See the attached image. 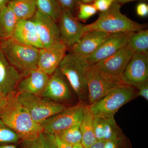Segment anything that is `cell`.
<instances>
[{"mask_svg":"<svg viewBox=\"0 0 148 148\" xmlns=\"http://www.w3.org/2000/svg\"><path fill=\"white\" fill-rule=\"evenodd\" d=\"M68 49L61 41L39 49L38 69L48 75H51L58 69Z\"/></svg>","mask_w":148,"mask_h":148,"instance_id":"7c38bea8","label":"cell"},{"mask_svg":"<svg viewBox=\"0 0 148 148\" xmlns=\"http://www.w3.org/2000/svg\"><path fill=\"white\" fill-rule=\"evenodd\" d=\"M45 148H56L53 135L43 132L40 137Z\"/></svg>","mask_w":148,"mask_h":148,"instance_id":"d6a6232c","label":"cell"},{"mask_svg":"<svg viewBox=\"0 0 148 148\" xmlns=\"http://www.w3.org/2000/svg\"><path fill=\"white\" fill-rule=\"evenodd\" d=\"M22 75L7 60L0 49V91L7 96L16 91V86Z\"/></svg>","mask_w":148,"mask_h":148,"instance_id":"d6986e66","label":"cell"},{"mask_svg":"<svg viewBox=\"0 0 148 148\" xmlns=\"http://www.w3.org/2000/svg\"><path fill=\"white\" fill-rule=\"evenodd\" d=\"M135 1H146V0H117L116 2L121 4H124Z\"/></svg>","mask_w":148,"mask_h":148,"instance_id":"60d3db41","label":"cell"},{"mask_svg":"<svg viewBox=\"0 0 148 148\" xmlns=\"http://www.w3.org/2000/svg\"><path fill=\"white\" fill-rule=\"evenodd\" d=\"M138 88L137 92V96H141L145 98L146 100H148V82L139 86L136 88Z\"/></svg>","mask_w":148,"mask_h":148,"instance_id":"8d00e7d4","label":"cell"},{"mask_svg":"<svg viewBox=\"0 0 148 148\" xmlns=\"http://www.w3.org/2000/svg\"><path fill=\"white\" fill-rule=\"evenodd\" d=\"M121 8V4L114 2L108 10L100 13L96 21L84 25V34L92 31L113 34L137 32L146 29V25L135 22L122 13Z\"/></svg>","mask_w":148,"mask_h":148,"instance_id":"7a4b0ae2","label":"cell"},{"mask_svg":"<svg viewBox=\"0 0 148 148\" xmlns=\"http://www.w3.org/2000/svg\"><path fill=\"white\" fill-rule=\"evenodd\" d=\"M135 52L126 45L112 55L92 66L106 76L121 80L122 74Z\"/></svg>","mask_w":148,"mask_h":148,"instance_id":"9c48e42d","label":"cell"},{"mask_svg":"<svg viewBox=\"0 0 148 148\" xmlns=\"http://www.w3.org/2000/svg\"><path fill=\"white\" fill-rule=\"evenodd\" d=\"M82 103L66 108L58 114L46 120L41 124L44 132L54 135L81 123L84 115Z\"/></svg>","mask_w":148,"mask_h":148,"instance_id":"ba28073f","label":"cell"},{"mask_svg":"<svg viewBox=\"0 0 148 148\" xmlns=\"http://www.w3.org/2000/svg\"><path fill=\"white\" fill-rule=\"evenodd\" d=\"M95 0H79V2L84 4H90L93 2Z\"/></svg>","mask_w":148,"mask_h":148,"instance_id":"7bdbcfd3","label":"cell"},{"mask_svg":"<svg viewBox=\"0 0 148 148\" xmlns=\"http://www.w3.org/2000/svg\"><path fill=\"white\" fill-rule=\"evenodd\" d=\"M136 13L141 17H146L148 15V5L145 3L141 2L136 6Z\"/></svg>","mask_w":148,"mask_h":148,"instance_id":"e575fe53","label":"cell"},{"mask_svg":"<svg viewBox=\"0 0 148 148\" xmlns=\"http://www.w3.org/2000/svg\"><path fill=\"white\" fill-rule=\"evenodd\" d=\"M74 148H85L84 146L82 145V144H79V145H77L73 146Z\"/></svg>","mask_w":148,"mask_h":148,"instance_id":"ee69618b","label":"cell"},{"mask_svg":"<svg viewBox=\"0 0 148 148\" xmlns=\"http://www.w3.org/2000/svg\"><path fill=\"white\" fill-rule=\"evenodd\" d=\"M104 148H129L128 147L127 139L125 138L116 141H106Z\"/></svg>","mask_w":148,"mask_h":148,"instance_id":"4dcf8cb0","label":"cell"},{"mask_svg":"<svg viewBox=\"0 0 148 148\" xmlns=\"http://www.w3.org/2000/svg\"><path fill=\"white\" fill-rule=\"evenodd\" d=\"M53 137L56 148H74L73 146L62 140L57 134L53 135Z\"/></svg>","mask_w":148,"mask_h":148,"instance_id":"d590c367","label":"cell"},{"mask_svg":"<svg viewBox=\"0 0 148 148\" xmlns=\"http://www.w3.org/2000/svg\"><path fill=\"white\" fill-rule=\"evenodd\" d=\"M93 116L88 105L84 107V115L80 124L82 135V144L85 148L90 147L97 141L93 127Z\"/></svg>","mask_w":148,"mask_h":148,"instance_id":"ffe728a7","label":"cell"},{"mask_svg":"<svg viewBox=\"0 0 148 148\" xmlns=\"http://www.w3.org/2000/svg\"><path fill=\"white\" fill-rule=\"evenodd\" d=\"M88 64L85 59L70 51L65 56L58 68L81 102H87Z\"/></svg>","mask_w":148,"mask_h":148,"instance_id":"277c9868","label":"cell"},{"mask_svg":"<svg viewBox=\"0 0 148 148\" xmlns=\"http://www.w3.org/2000/svg\"><path fill=\"white\" fill-rule=\"evenodd\" d=\"M37 10L46 14L58 23L62 8L58 0H35Z\"/></svg>","mask_w":148,"mask_h":148,"instance_id":"603a6c76","label":"cell"},{"mask_svg":"<svg viewBox=\"0 0 148 148\" xmlns=\"http://www.w3.org/2000/svg\"><path fill=\"white\" fill-rule=\"evenodd\" d=\"M11 1V0H9V1Z\"/></svg>","mask_w":148,"mask_h":148,"instance_id":"7dc6e473","label":"cell"},{"mask_svg":"<svg viewBox=\"0 0 148 148\" xmlns=\"http://www.w3.org/2000/svg\"><path fill=\"white\" fill-rule=\"evenodd\" d=\"M120 127L117 124L114 118L105 119V141H116L125 138Z\"/></svg>","mask_w":148,"mask_h":148,"instance_id":"d4e9b609","label":"cell"},{"mask_svg":"<svg viewBox=\"0 0 148 148\" xmlns=\"http://www.w3.org/2000/svg\"><path fill=\"white\" fill-rule=\"evenodd\" d=\"M61 8L68 10L73 14L79 3V0H58Z\"/></svg>","mask_w":148,"mask_h":148,"instance_id":"1f68e13d","label":"cell"},{"mask_svg":"<svg viewBox=\"0 0 148 148\" xmlns=\"http://www.w3.org/2000/svg\"><path fill=\"white\" fill-rule=\"evenodd\" d=\"M2 37L1 32V29H0V38Z\"/></svg>","mask_w":148,"mask_h":148,"instance_id":"f6af8a7d","label":"cell"},{"mask_svg":"<svg viewBox=\"0 0 148 148\" xmlns=\"http://www.w3.org/2000/svg\"><path fill=\"white\" fill-rule=\"evenodd\" d=\"M9 0H0V10L7 4Z\"/></svg>","mask_w":148,"mask_h":148,"instance_id":"b9f144b4","label":"cell"},{"mask_svg":"<svg viewBox=\"0 0 148 148\" xmlns=\"http://www.w3.org/2000/svg\"><path fill=\"white\" fill-rule=\"evenodd\" d=\"M136 88L125 84L117 86L89 106L93 116L104 119L114 117L123 106L137 96Z\"/></svg>","mask_w":148,"mask_h":148,"instance_id":"5b68a950","label":"cell"},{"mask_svg":"<svg viewBox=\"0 0 148 148\" xmlns=\"http://www.w3.org/2000/svg\"><path fill=\"white\" fill-rule=\"evenodd\" d=\"M7 96L3 95H0V110L3 107L6 102Z\"/></svg>","mask_w":148,"mask_h":148,"instance_id":"f35d334b","label":"cell"},{"mask_svg":"<svg viewBox=\"0 0 148 148\" xmlns=\"http://www.w3.org/2000/svg\"><path fill=\"white\" fill-rule=\"evenodd\" d=\"M3 95V94H2V93H1V91H0V95Z\"/></svg>","mask_w":148,"mask_h":148,"instance_id":"bcb514c9","label":"cell"},{"mask_svg":"<svg viewBox=\"0 0 148 148\" xmlns=\"http://www.w3.org/2000/svg\"><path fill=\"white\" fill-rule=\"evenodd\" d=\"M78 8V12L77 18L83 21H87L88 18L95 15L98 11L92 4H84L79 2Z\"/></svg>","mask_w":148,"mask_h":148,"instance_id":"83f0119b","label":"cell"},{"mask_svg":"<svg viewBox=\"0 0 148 148\" xmlns=\"http://www.w3.org/2000/svg\"><path fill=\"white\" fill-rule=\"evenodd\" d=\"M18 19H31L37 11L35 0H11L7 4Z\"/></svg>","mask_w":148,"mask_h":148,"instance_id":"44dd1931","label":"cell"},{"mask_svg":"<svg viewBox=\"0 0 148 148\" xmlns=\"http://www.w3.org/2000/svg\"><path fill=\"white\" fill-rule=\"evenodd\" d=\"M110 34L99 31L87 32L71 48V51L85 59L93 53Z\"/></svg>","mask_w":148,"mask_h":148,"instance_id":"2e32d148","label":"cell"},{"mask_svg":"<svg viewBox=\"0 0 148 148\" xmlns=\"http://www.w3.org/2000/svg\"><path fill=\"white\" fill-rule=\"evenodd\" d=\"M19 19L7 4L0 10V29L2 38H11Z\"/></svg>","mask_w":148,"mask_h":148,"instance_id":"7402d4cb","label":"cell"},{"mask_svg":"<svg viewBox=\"0 0 148 148\" xmlns=\"http://www.w3.org/2000/svg\"><path fill=\"white\" fill-rule=\"evenodd\" d=\"M69 85L65 77L57 69L50 76L41 97L58 102L71 98Z\"/></svg>","mask_w":148,"mask_h":148,"instance_id":"9a60e30c","label":"cell"},{"mask_svg":"<svg viewBox=\"0 0 148 148\" xmlns=\"http://www.w3.org/2000/svg\"><path fill=\"white\" fill-rule=\"evenodd\" d=\"M148 55L135 52L122 74V82L136 88L148 82Z\"/></svg>","mask_w":148,"mask_h":148,"instance_id":"30bf717a","label":"cell"},{"mask_svg":"<svg viewBox=\"0 0 148 148\" xmlns=\"http://www.w3.org/2000/svg\"><path fill=\"white\" fill-rule=\"evenodd\" d=\"M88 106L101 99L117 86L124 84L121 80L106 76L88 64L86 69Z\"/></svg>","mask_w":148,"mask_h":148,"instance_id":"52a82bcc","label":"cell"},{"mask_svg":"<svg viewBox=\"0 0 148 148\" xmlns=\"http://www.w3.org/2000/svg\"><path fill=\"white\" fill-rule=\"evenodd\" d=\"M80 123L73 125L57 135L72 146L82 144V135L80 127Z\"/></svg>","mask_w":148,"mask_h":148,"instance_id":"484cf974","label":"cell"},{"mask_svg":"<svg viewBox=\"0 0 148 148\" xmlns=\"http://www.w3.org/2000/svg\"><path fill=\"white\" fill-rule=\"evenodd\" d=\"M16 91L7 95L6 102L0 110V119L16 133L21 142L35 140L44 132L42 125L33 119L20 104Z\"/></svg>","mask_w":148,"mask_h":148,"instance_id":"6da1fadb","label":"cell"},{"mask_svg":"<svg viewBox=\"0 0 148 148\" xmlns=\"http://www.w3.org/2000/svg\"><path fill=\"white\" fill-rule=\"evenodd\" d=\"M17 97L33 119L41 125L47 119L66 108L63 104L38 95L17 92Z\"/></svg>","mask_w":148,"mask_h":148,"instance_id":"8992f818","label":"cell"},{"mask_svg":"<svg viewBox=\"0 0 148 148\" xmlns=\"http://www.w3.org/2000/svg\"><path fill=\"white\" fill-rule=\"evenodd\" d=\"M31 19L36 25L43 47L61 41L57 23L50 16L37 10Z\"/></svg>","mask_w":148,"mask_h":148,"instance_id":"5bb4252c","label":"cell"},{"mask_svg":"<svg viewBox=\"0 0 148 148\" xmlns=\"http://www.w3.org/2000/svg\"><path fill=\"white\" fill-rule=\"evenodd\" d=\"M11 38L25 45L38 49L43 48L36 25L31 19H19Z\"/></svg>","mask_w":148,"mask_h":148,"instance_id":"e0dca14e","label":"cell"},{"mask_svg":"<svg viewBox=\"0 0 148 148\" xmlns=\"http://www.w3.org/2000/svg\"><path fill=\"white\" fill-rule=\"evenodd\" d=\"M21 143L18 135L0 119V145Z\"/></svg>","mask_w":148,"mask_h":148,"instance_id":"4316f807","label":"cell"},{"mask_svg":"<svg viewBox=\"0 0 148 148\" xmlns=\"http://www.w3.org/2000/svg\"><path fill=\"white\" fill-rule=\"evenodd\" d=\"M127 45L135 52H140L148 55V29L135 32L130 39Z\"/></svg>","mask_w":148,"mask_h":148,"instance_id":"cb8c5ba5","label":"cell"},{"mask_svg":"<svg viewBox=\"0 0 148 148\" xmlns=\"http://www.w3.org/2000/svg\"><path fill=\"white\" fill-rule=\"evenodd\" d=\"M58 23L61 41L68 49H71L84 34V25L71 12L63 8Z\"/></svg>","mask_w":148,"mask_h":148,"instance_id":"8fae6325","label":"cell"},{"mask_svg":"<svg viewBox=\"0 0 148 148\" xmlns=\"http://www.w3.org/2000/svg\"><path fill=\"white\" fill-rule=\"evenodd\" d=\"M21 148H45L40 137L35 140L21 142Z\"/></svg>","mask_w":148,"mask_h":148,"instance_id":"836d02e7","label":"cell"},{"mask_svg":"<svg viewBox=\"0 0 148 148\" xmlns=\"http://www.w3.org/2000/svg\"><path fill=\"white\" fill-rule=\"evenodd\" d=\"M93 123L94 133L96 140L97 141L104 140L105 119L98 117H94Z\"/></svg>","mask_w":148,"mask_h":148,"instance_id":"f1b7e54d","label":"cell"},{"mask_svg":"<svg viewBox=\"0 0 148 148\" xmlns=\"http://www.w3.org/2000/svg\"><path fill=\"white\" fill-rule=\"evenodd\" d=\"M0 49L9 63L23 77L38 69V49L22 44L10 38L4 39Z\"/></svg>","mask_w":148,"mask_h":148,"instance_id":"3957f363","label":"cell"},{"mask_svg":"<svg viewBox=\"0 0 148 148\" xmlns=\"http://www.w3.org/2000/svg\"><path fill=\"white\" fill-rule=\"evenodd\" d=\"M134 33L111 34L93 53L85 58L86 61L92 65L108 58L126 45Z\"/></svg>","mask_w":148,"mask_h":148,"instance_id":"4fadbf2b","label":"cell"},{"mask_svg":"<svg viewBox=\"0 0 148 148\" xmlns=\"http://www.w3.org/2000/svg\"><path fill=\"white\" fill-rule=\"evenodd\" d=\"M0 148H17L16 146L13 144L2 145H0Z\"/></svg>","mask_w":148,"mask_h":148,"instance_id":"ab89813d","label":"cell"},{"mask_svg":"<svg viewBox=\"0 0 148 148\" xmlns=\"http://www.w3.org/2000/svg\"><path fill=\"white\" fill-rule=\"evenodd\" d=\"M106 141L104 140L97 141L92 145L86 148H104Z\"/></svg>","mask_w":148,"mask_h":148,"instance_id":"74e56055","label":"cell"},{"mask_svg":"<svg viewBox=\"0 0 148 148\" xmlns=\"http://www.w3.org/2000/svg\"><path fill=\"white\" fill-rule=\"evenodd\" d=\"M50 76L40 69L32 71L23 77L16 86V92L41 96Z\"/></svg>","mask_w":148,"mask_h":148,"instance_id":"ac0fdd59","label":"cell"},{"mask_svg":"<svg viewBox=\"0 0 148 148\" xmlns=\"http://www.w3.org/2000/svg\"><path fill=\"white\" fill-rule=\"evenodd\" d=\"M117 0H95L93 2V5L97 11L103 12L108 10L111 6Z\"/></svg>","mask_w":148,"mask_h":148,"instance_id":"f546056e","label":"cell"}]
</instances>
